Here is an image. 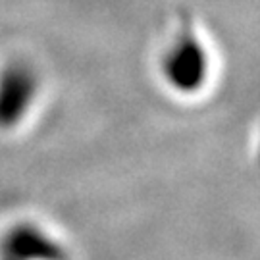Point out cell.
Returning a JSON list of instances; mask_svg holds the SVG:
<instances>
[{"mask_svg": "<svg viewBox=\"0 0 260 260\" xmlns=\"http://www.w3.org/2000/svg\"><path fill=\"white\" fill-rule=\"evenodd\" d=\"M0 260H70L62 243L31 222L12 225L0 239Z\"/></svg>", "mask_w": 260, "mask_h": 260, "instance_id": "obj_1", "label": "cell"}, {"mask_svg": "<svg viewBox=\"0 0 260 260\" xmlns=\"http://www.w3.org/2000/svg\"><path fill=\"white\" fill-rule=\"evenodd\" d=\"M33 85L23 77H12L0 87V127H12L27 110Z\"/></svg>", "mask_w": 260, "mask_h": 260, "instance_id": "obj_2", "label": "cell"}]
</instances>
